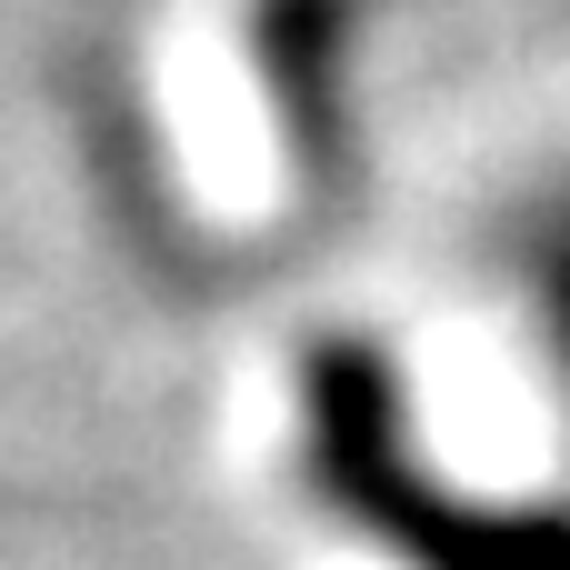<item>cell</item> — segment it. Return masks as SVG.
I'll list each match as a JSON object with an SVG mask.
<instances>
[{"label":"cell","instance_id":"6da1fadb","mask_svg":"<svg viewBox=\"0 0 570 570\" xmlns=\"http://www.w3.org/2000/svg\"><path fill=\"white\" fill-rule=\"evenodd\" d=\"M501 271H511L521 341H531V361H541V381H551V401H561V421H570V180L511 210Z\"/></svg>","mask_w":570,"mask_h":570}]
</instances>
